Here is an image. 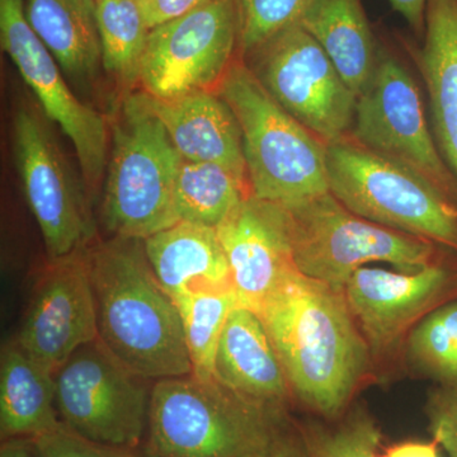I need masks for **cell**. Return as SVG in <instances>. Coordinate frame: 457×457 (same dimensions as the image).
Listing matches in <instances>:
<instances>
[{
  "label": "cell",
  "mask_w": 457,
  "mask_h": 457,
  "mask_svg": "<svg viewBox=\"0 0 457 457\" xmlns=\"http://www.w3.org/2000/svg\"><path fill=\"white\" fill-rule=\"evenodd\" d=\"M312 0H237L239 55L245 56L264 41L297 23Z\"/></svg>",
  "instance_id": "29"
},
{
  "label": "cell",
  "mask_w": 457,
  "mask_h": 457,
  "mask_svg": "<svg viewBox=\"0 0 457 457\" xmlns=\"http://www.w3.org/2000/svg\"><path fill=\"white\" fill-rule=\"evenodd\" d=\"M285 411L245 398L216 376L154 381L147 420L150 457H254L284 425Z\"/></svg>",
  "instance_id": "4"
},
{
  "label": "cell",
  "mask_w": 457,
  "mask_h": 457,
  "mask_svg": "<svg viewBox=\"0 0 457 457\" xmlns=\"http://www.w3.org/2000/svg\"><path fill=\"white\" fill-rule=\"evenodd\" d=\"M60 420L83 437L137 449L147 431L150 380L125 368L96 339L55 371Z\"/></svg>",
  "instance_id": "11"
},
{
  "label": "cell",
  "mask_w": 457,
  "mask_h": 457,
  "mask_svg": "<svg viewBox=\"0 0 457 457\" xmlns=\"http://www.w3.org/2000/svg\"><path fill=\"white\" fill-rule=\"evenodd\" d=\"M240 59L270 97L327 145L350 137L356 93L299 22Z\"/></svg>",
  "instance_id": "9"
},
{
  "label": "cell",
  "mask_w": 457,
  "mask_h": 457,
  "mask_svg": "<svg viewBox=\"0 0 457 457\" xmlns=\"http://www.w3.org/2000/svg\"><path fill=\"white\" fill-rule=\"evenodd\" d=\"M14 162L47 258L83 251L98 239V216L82 173H75L40 106L18 104L12 120Z\"/></svg>",
  "instance_id": "8"
},
{
  "label": "cell",
  "mask_w": 457,
  "mask_h": 457,
  "mask_svg": "<svg viewBox=\"0 0 457 457\" xmlns=\"http://www.w3.org/2000/svg\"><path fill=\"white\" fill-rule=\"evenodd\" d=\"M59 422L55 375L11 339L0 356L2 440L32 438Z\"/></svg>",
  "instance_id": "22"
},
{
  "label": "cell",
  "mask_w": 457,
  "mask_h": 457,
  "mask_svg": "<svg viewBox=\"0 0 457 457\" xmlns=\"http://www.w3.org/2000/svg\"><path fill=\"white\" fill-rule=\"evenodd\" d=\"M0 457H38L31 438L14 437L2 440Z\"/></svg>",
  "instance_id": "36"
},
{
  "label": "cell",
  "mask_w": 457,
  "mask_h": 457,
  "mask_svg": "<svg viewBox=\"0 0 457 457\" xmlns=\"http://www.w3.org/2000/svg\"><path fill=\"white\" fill-rule=\"evenodd\" d=\"M239 57L237 0H209L150 29L140 89L155 99L216 92Z\"/></svg>",
  "instance_id": "12"
},
{
  "label": "cell",
  "mask_w": 457,
  "mask_h": 457,
  "mask_svg": "<svg viewBox=\"0 0 457 457\" xmlns=\"http://www.w3.org/2000/svg\"><path fill=\"white\" fill-rule=\"evenodd\" d=\"M258 315L293 395L323 417H338L372 363L345 293L294 269L278 282Z\"/></svg>",
  "instance_id": "1"
},
{
  "label": "cell",
  "mask_w": 457,
  "mask_h": 457,
  "mask_svg": "<svg viewBox=\"0 0 457 457\" xmlns=\"http://www.w3.org/2000/svg\"><path fill=\"white\" fill-rule=\"evenodd\" d=\"M300 431L312 457H380V429L360 409L332 428L308 426Z\"/></svg>",
  "instance_id": "28"
},
{
  "label": "cell",
  "mask_w": 457,
  "mask_h": 457,
  "mask_svg": "<svg viewBox=\"0 0 457 457\" xmlns=\"http://www.w3.org/2000/svg\"><path fill=\"white\" fill-rule=\"evenodd\" d=\"M38 457H150L137 449L110 446L83 437L60 420L32 437Z\"/></svg>",
  "instance_id": "30"
},
{
  "label": "cell",
  "mask_w": 457,
  "mask_h": 457,
  "mask_svg": "<svg viewBox=\"0 0 457 457\" xmlns=\"http://www.w3.org/2000/svg\"><path fill=\"white\" fill-rule=\"evenodd\" d=\"M97 18L102 69L116 90L117 104L140 89L141 62L150 29L139 0H97Z\"/></svg>",
  "instance_id": "24"
},
{
  "label": "cell",
  "mask_w": 457,
  "mask_h": 457,
  "mask_svg": "<svg viewBox=\"0 0 457 457\" xmlns=\"http://www.w3.org/2000/svg\"><path fill=\"white\" fill-rule=\"evenodd\" d=\"M182 319L192 374L215 376V357L228 315L239 305L236 288H201L173 297Z\"/></svg>",
  "instance_id": "26"
},
{
  "label": "cell",
  "mask_w": 457,
  "mask_h": 457,
  "mask_svg": "<svg viewBox=\"0 0 457 457\" xmlns=\"http://www.w3.org/2000/svg\"><path fill=\"white\" fill-rule=\"evenodd\" d=\"M396 13L407 21L418 38L423 37L426 27V9L428 0H389Z\"/></svg>",
  "instance_id": "34"
},
{
  "label": "cell",
  "mask_w": 457,
  "mask_h": 457,
  "mask_svg": "<svg viewBox=\"0 0 457 457\" xmlns=\"http://www.w3.org/2000/svg\"><path fill=\"white\" fill-rule=\"evenodd\" d=\"M279 206L296 269L337 291L343 293L352 275L374 262L414 273L440 261L437 245L366 220L330 192Z\"/></svg>",
  "instance_id": "6"
},
{
  "label": "cell",
  "mask_w": 457,
  "mask_h": 457,
  "mask_svg": "<svg viewBox=\"0 0 457 457\" xmlns=\"http://www.w3.org/2000/svg\"><path fill=\"white\" fill-rule=\"evenodd\" d=\"M431 107L432 131L457 180V0H428L422 44L411 49Z\"/></svg>",
  "instance_id": "20"
},
{
  "label": "cell",
  "mask_w": 457,
  "mask_h": 457,
  "mask_svg": "<svg viewBox=\"0 0 457 457\" xmlns=\"http://www.w3.org/2000/svg\"><path fill=\"white\" fill-rule=\"evenodd\" d=\"M384 457H440L437 442H402L385 451Z\"/></svg>",
  "instance_id": "35"
},
{
  "label": "cell",
  "mask_w": 457,
  "mask_h": 457,
  "mask_svg": "<svg viewBox=\"0 0 457 457\" xmlns=\"http://www.w3.org/2000/svg\"><path fill=\"white\" fill-rule=\"evenodd\" d=\"M254 457H312L303 440L302 431L296 432L291 428L286 420L279 427L269 445Z\"/></svg>",
  "instance_id": "33"
},
{
  "label": "cell",
  "mask_w": 457,
  "mask_h": 457,
  "mask_svg": "<svg viewBox=\"0 0 457 457\" xmlns=\"http://www.w3.org/2000/svg\"><path fill=\"white\" fill-rule=\"evenodd\" d=\"M25 13L71 86L84 96L98 92L104 74L97 0H25Z\"/></svg>",
  "instance_id": "19"
},
{
  "label": "cell",
  "mask_w": 457,
  "mask_h": 457,
  "mask_svg": "<svg viewBox=\"0 0 457 457\" xmlns=\"http://www.w3.org/2000/svg\"><path fill=\"white\" fill-rule=\"evenodd\" d=\"M329 192L361 218L457 254V203L422 174L351 139L328 145Z\"/></svg>",
  "instance_id": "7"
},
{
  "label": "cell",
  "mask_w": 457,
  "mask_h": 457,
  "mask_svg": "<svg viewBox=\"0 0 457 457\" xmlns=\"http://www.w3.org/2000/svg\"><path fill=\"white\" fill-rule=\"evenodd\" d=\"M97 341L150 381L194 372L182 319L141 239L98 237L87 249Z\"/></svg>",
  "instance_id": "2"
},
{
  "label": "cell",
  "mask_w": 457,
  "mask_h": 457,
  "mask_svg": "<svg viewBox=\"0 0 457 457\" xmlns=\"http://www.w3.org/2000/svg\"><path fill=\"white\" fill-rule=\"evenodd\" d=\"M348 139L422 174L457 203V180L436 144L420 87L384 45L378 46L374 71L357 97Z\"/></svg>",
  "instance_id": "10"
},
{
  "label": "cell",
  "mask_w": 457,
  "mask_h": 457,
  "mask_svg": "<svg viewBox=\"0 0 457 457\" xmlns=\"http://www.w3.org/2000/svg\"><path fill=\"white\" fill-rule=\"evenodd\" d=\"M414 368L442 387L457 389V299L429 312L408 337Z\"/></svg>",
  "instance_id": "27"
},
{
  "label": "cell",
  "mask_w": 457,
  "mask_h": 457,
  "mask_svg": "<svg viewBox=\"0 0 457 457\" xmlns=\"http://www.w3.org/2000/svg\"><path fill=\"white\" fill-rule=\"evenodd\" d=\"M216 230L237 302L258 314L278 282L296 269L281 206L251 195Z\"/></svg>",
  "instance_id": "16"
},
{
  "label": "cell",
  "mask_w": 457,
  "mask_h": 457,
  "mask_svg": "<svg viewBox=\"0 0 457 457\" xmlns=\"http://www.w3.org/2000/svg\"><path fill=\"white\" fill-rule=\"evenodd\" d=\"M429 431L449 457H457V389L437 387L426 405Z\"/></svg>",
  "instance_id": "31"
},
{
  "label": "cell",
  "mask_w": 457,
  "mask_h": 457,
  "mask_svg": "<svg viewBox=\"0 0 457 457\" xmlns=\"http://www.w3.org/2000/svg\"><path fill=\"white\" fill-rule=\"evenodd\" d=\"M249 196L248 182L227 168L183 159L174 187V216L177 222L218 228Z\"/></svg>",
  "instance_id": "25"
},
{
  "label": "cell",
  "mask_w": 457,
  "mask_h": 457,
  "mask_svg": "<svg viewBox=\"0 0 457 457\" xmlns=\"http://www.w3.org/2000/svg\"><path fill=\"white\" fill-rule=\"evenodd\" d=\"M87 249L47 258L14 338L54 374L78 348L97 339Z\"/></svg>",
  "instance_id": "15"
},
{
  "label": "cell",
  "mask_w": 457,
  "mask_h": 457,
  "mask_svg": "<svg viewBox=\"0 0 457 457\" xmlns=\"http://www.w3.org/2000/svg\"><path fill=\"white\" fill-rule=\"evenodd\" d=\"M215 376L263 407L285 411L293 395L263 320L245 306L237 305L228 315L216 351Z\"/></svg>",
  "instance_id": "18"
},
{
  "label": "cell",
  "mask_w": 457,
  "mask_h": 457,
  "mask_svg": "<svg viewBox=\"0 0 457 457\" xmlns=\"http://www.w3.org/2000/svg\"><path fill=\"white\" fill-rule=\"evenodd\" d=\"M0 42L42 112L71 140L80 173L96 204L101 198L111 128L104 113L78 97L44 42L29 26L25 0H0Z\"/></svg>",
  "instance_id": "13"
},
{
  "label": "cell",
  "mask_w": 457,
  "mask_h": 457,
  "mask_svg": "<svg viewBox=\"0 0 457 457\" xmlns=\"http://www.w3.org/2000/svg\"><path fill=\"white\" fill-rule=\"evenodd\" d=\"M209 0H139L147 29H152L165 22L194 11Z\"/></svg>",
  "instance_id": "32"
},
{
  "label": "cell",
  "mask_w": 457,
  "mask_h": 457,
  "mask_svg": "<svg viewBox=\"0 0 457 457\" xmlns=\"http://www.w3.org/2000/svg\"><path fill=\"white\" fill-rule=\"evenodd\" d=\"M299 23L359 97L374 71L380 46L362 0H312Z\"/></svg>",
  "instance_id": "23"
},
{
  "label": "cell",
  "mask_w": 457,
  "mask_h": 457,
  "mask_svg": "<svg viewBox=\"0 0 457 457\" xmlns=\"http://www.w3.org/2000/svg\"><path fill=\"white\" fill-rule=\"evenodd\" d=\"M111 121L98 225L106 237L143 240L177 222L174 187L183 158L144 90L120 99Z\"/></svg>",
  "instance_id": "3"
},
{
  "label": "cell",
  "mask_w": 457,
  "mask_h": 457,
  "mask_svg": "<svg viewBox=\"0 0 457 457\" xmlns=\"http://www.w3.org/2000/svg\"><path fill=\"white\" fill-rule=\"evenodd\" d=\"M143 243L156 278L171 297L201 288L233 286L215 228L179 221Z\"/></svg>",
  "instance_id": "21"
},
{
  "label": "cell",
  "mask_w": 457,
  "mask_h": 457,
  "mask_svg": "<svg viewBox=\"0 0 457 457\" xmlns=\"http://www.w3.org/2000/svg\"><path fill=\"white\" fill-rule=\"evenodd\" d=\"M152 99L185 161L221 165L248 182L239 122L218 93L198 90L177 98Z\"/></svg>",
  "instance_id": "17"
},
{
  "label": "cell",
  "mask_w": 457,
  "mask_h": 457,
  "mask_svg": "<svg viewBox=\"0 0 457 457\" xmlns=\"http://www.w3.org/2000/svg\"><path fill=\"white\" fill-rule=\"evenodd\" d=\"M216 93L239 122L252 196L293 204L329 192L327 144L279 106L240 57Z\"/></svg>",
  "instance_id": "5"
},
{
  "label": "cell",
  "mask_w": 457,
  "mask_h": 457,
  "mask_svg": "<svg viewBox=\"0 0 457 457\" xmlns=\"http://www.w3.org/2000/svg\"><path fill=\"white\" fill-rule=\"evenodd\" d=\"M343 293L371 356L383 357L429 312L457 299V266L438 261L414 273L362 267Z\"/></svg>",
  "instance_id": "14"
}]
</instances>
